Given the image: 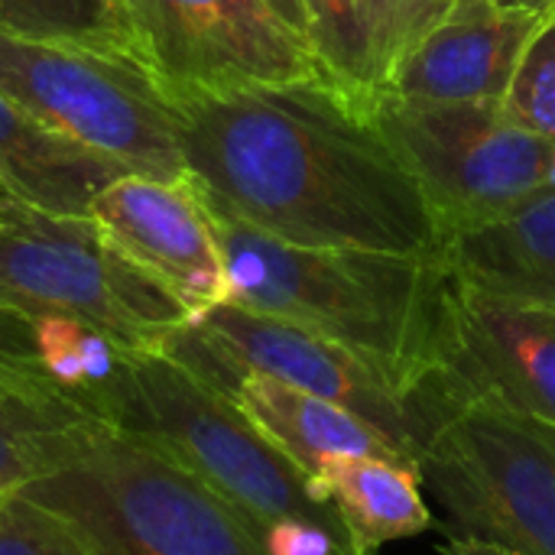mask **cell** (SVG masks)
Instances as JSON below:
<instances>
[{"label":"cell","instance_id":"obj_1","mask_svg":"<svg viewBox=\"0 0 555 555\" xmlns=\"http://www.w3.org/2000/svg\"><path fill=\"white\" fill-rule=\"evenodd\" d=\"M185 179L211 211L302 247L442 260V228L374 111L325 78L169 101Z\"/></svg>","mask_w":555,"mask_h":555},{"label":"cell","instance_id":"obj_2","mask_svg":"<svg viewBox=\"0 0 555 555\" xmlns=\"http://www.w3.org/2000/svg\"><path fill=\"white\" fill-rule=\"evenodd\" d=\"M208 208V205H205ZM228 302L273 315L423 380L439 364L449 270L429 257L302 247L211 211Z\"/></svg>","mask_w":555,"mask_h":555},{"label":"cell","instance_id":"obj_3","mask_svg":"<svg viewBox=\"0 0 555 555\" xmlns=\"http://www.w3.org/2000/svg\"><path fill=\"white\" fill-rule=\"evenodd\" d=\"M46 452L49 468L16 494L88 555H267L208 481L137 433L91 420L49 433Z\"/></svg>","mask_w":555,"mask_h":555},{"label":"cell","instance_id":"obj_4","mask_svg":"<svg viewBox=\"0 0 555 555\" xmlns=\"http://www.w3.org/2000/svg\"><path fill=\"white\" fill-rule=\"evenodd\" d=\"M98 413L208 481L250 530L273 520L345 527L319 478L283 455L224 390L163 348L127 351L98 397Z\"/></svg>","mask_w":555,"mask_h":555},{"label":"cell","instance_id":"obj_5","mask_svg":"<svg viewBox=\"0 0 555 555\" xmlns=\"http://www.w3.org/2000/svg\"><path fill=\"white\" fill-rule=\"evenodd\" d=\"M0 312L68 315L124 351H159L189 309L104 237L91 215H59L0 185Z\"/></svg>","mask_w":555,"mask_h":555},{"label":"cell","instance_id":"obj_6","mask_svg":"<svg viewBox=\"0 0 555 555\" xmlns=\"http://www.w3.org/2000/svg\"><path fill=\"white\" fill-rule=\"evenodd\" d=\"M0 91L46 130L127 172L185 179L172 104L137 59L0 33Z\"/></svg>","mask_w":555,"mask_h":555},{"label":"cell","instance_id":"obj_7","mask_svg":"<svg viewBox=\"0 0 555 555\" xmlns=\"http://www.w3.org/2000/svg\"><path fill=\"white\" fill-rule=\"evenodd\" d=\"M436 416L420 478L446 507L442 533L555 555V426L488 406H449L439 390Z\"/></svg>","mask_w":555,"mask_h":555},{"label":"cell","instance_id":"obj_8","mask_svg":"<svg viewBox=\"0 0 555 555\" xmlns=\"http://www.w3.org/2000/svg\"><path fill=\"white\" fill-rule=\"evenodd\" d=\"M374 124L416 176L442 241L555 185V143L524 127L504 101L442 104L387 94Z\"/></svg>","mask_w":555,"mask_h":555},{"label":"cell","instance_id":"obj_9","mask_svg":"<svg viewBox=\"0 0 555 555\" xmlns=\"http://www.w3.org/2000/svg\"><path fill=\"white\" fill-rule=\"evenodd\" d=\"M192 328L234 367L254 371L322 400H332L384 433L416 468L433 429V400L423 380L348 348L312 328L218 302L192 319Z\"/></svg>","mask_w":555,"mask_h":555},{"label":"cell","instance_id":"obj_10","mask_svg":"<svg viewBox=\"0 0 555 555\" xmlns=\"http://www.w3.org/2000/svg\"><path fill=\"white\" fill-rule=\"evenodd\" d=\"M133 52L176 101L322 78L306 39L263 0H120Z\"/></svg>","mask_w":555,"mask_h":555},{"label":"cell","instance_id":"obj_11","mask_svg":"<svg viewBox=\"0 0 555 555\" xmlns=\"http://www.w3.org/2000/svg\"><path fill=\"white\" fill-rule=\"evenodd\" d=\"M429 380L449 406H488L555 426V312L494 299L449 273Z\"/></svg>","mask_w":555,"mask_h":555},{"label":"cell","instance_id":"obj_12","mask_svg":"<svg viewBox=\"0 0 555 555\" xmlns=\"http://www.w3.org/2000/svg\"><path fill=\"white\" fill-rule=\"evenodd\" d=\"M88 215L140 270L166 286L189 315L228 302V276L211 215L189 179L124 172L98 192Z\"/></svg>","mask_w":555,"mask_h":555},{"label":"cell","instance_id":"obj_13","mask_svg":"<svg viewBox=\"0 0 555 555\" xmlns=\"http://www.w3.org/2000/svg\"><path fill=\"white\" fill-rule=\"evenodd\" d=\"M546 16L494 0H452L393 78L406 101H504L527 46Z\"/></svg>","mask_w":555,"mask_h":555},{"label":"cell","instance_id":"obj_14","mask_svg":"<svg viewBox=\"0 0 555 555\" xmlns=\"http://www.w3.org/2000/svg\"><path fill=\"white\" fill-rule=\"evenodd\" d=\"M452 0H302L306 42L319 75L374 111L420 39Z\"/></svg>","mask_w":555,"mask_h":555},{"label":"cell","instance_id":"obj_15","mask_svg":"<svg viewBox=\"0 0 555 555\" xmlns=\"http://www.w3.org/2000/svg\"><path fill=\"white\" fill-rule=\"evenodd\" d=\"M442 267L478 293L555 312V185L494 221L449 234Z\"/></svg>","mask_w":555,"mask_h":555},{"label":"cell","instance_id":"obj_16","mask_svg":"<svg viewBox=\"0 0 555 555\" xmlns=\"http://www.w3.org/2000/svg\"><path fill=\"white\" fill-rule=\"evenodd\" d=\"M127 169L46 130L0 91V185L59 215H88Z\"/></svg>","mask_w":555,"mask_h":555},{"label":"cell","instance_id":"obj_17","mask_svg":"<svg viewBox=\"0 0 555 555\" xmlns=\"http://www.w3.org/2000/svg\"><path fill=\"white\" fill-rule=\"evenodd\" d=\"M319 485L367 553L397 540H413L436 524L423 498V478L413 465L371 455L335 459L319 472Z\"/></svg>","mask_w":555,"mask_h":555},{"label":"cell","instance_id":"obj_18","mask_svg":"<svg viewBox=\"0 0 555 555\" xmlns=\"http://www.w3.org/2000/svg\"><path fill=\"white\" fill-rule=\"evenodd\" d=\"M0 33L137 59L120 0H0Z\"/></svg>","mask_w":555,"mask_h":555},{"label":"cell","instance_id":"obj_19","mask_svg":"<svg viewBox=\"0 0 555 555\" xmlns=\"http://www.w3.org/2000/svg\"><path fill=\"white\" fill-rule=\"evenodd\" d=\"M0 406L42 429H68L98 420L88 403L46 374L29 319L13 312H0Z\"/></svg>","mask_w":555,"mask_h":555},{"label":"cell","instance_id":"obj_20","mask_svg":"<svg viewBox=\"0 0 555 555\" xmlns=\"http://www.w3.org/2000/svg\"><path fill=\"white\" fill-rule=\"evenodd\" d=\"M33 338H36V354L46 374L68 393H75L81 403H88L98 413V397L101 390L117 377L124 364V348H117L107 335L98 328L68 319V315H39L29 319Z\"/></svg>","mask_w":555,"mask_h":555},{"label":"cell","instance_id":"obj_21","mask_svg":"<svg viewBox=\"0 0 555 555\" xmlns=\"http://www.w3.org/2000/svg\"><path fill=\"white\" fill-rule=\"evenodd\" d=\"M504 104L524 127L555 143V13L527 46Z\"/></svg>","mask_w":555,"mask_h":555},{"label":"cell","instance_id":"obj_22","mask_svg":"<svg viewBox=\"0 0 555 555\" xmlns=\"http://www.w3.org/2000/svg\"><path fill=\"white\" fill-rule=\"evenodd\" d=\"M0 555H88L75 533L20 494L0 498Z\"/></svg>","mask_w":555,"mask_h":555},{"label":"cell","instance_id":"obj_23","mask_svg":"<svg viewBox=\"0 0 555 555\" xmlns=\"http://www.w3.org/2000/svg\"><path fill=\"white\" fill-rule=\"evenodd\" d=\"M49 433L55 429H42L0 406V498L16 494L26 481L49 468Z\"/></svg>","mask_w":555,"mask_h":555},{"label":"cell","instance_id":"obj_24","mask_svg":"<svg viewBox=\"0 0 555 555\" xmlns=\"http://www.w3.org/2000/svg\"><path fill=\"white\" fill-rule=\"evenodd\" d=\"M442 555H520L514 550H504L498 543H488V540H478V537H449L442 543Z\"/></svg>","mask_w":555,"mask_h":555},{"label":"cell","instance_id":"obj_25","mask_svg":"<svg viewBox=\"0 0 555 555\" xmlns=\"http://www.w3.org/2000/svg\"><path fill=\"white\" fill-rule=\"evenodd\" d=\"M286 26H293L302 39H306V13H302V0H263ZM309 46V42H306Z\"/></svg>","mask_w":555,"mask_h":555},{"label":"cell","instance_id":"obj_26","mask_svg":"<svg viewBox=\"0 0 555 555\" xmlns=\"http://www.w3.org/2000/svg\"><path fill=\"white\" fill-rule=\"evenodd\" d=\"M498 7H507V10H527V13H537V16H553L555 0H494Z\"/></svg>","mask_w":555,"mask_h":555}]
</instances>
